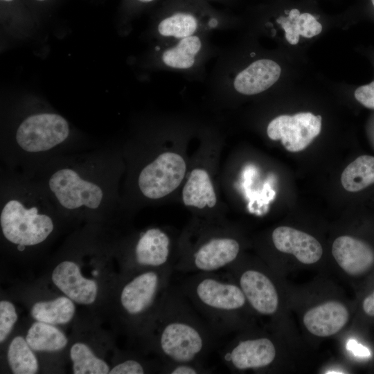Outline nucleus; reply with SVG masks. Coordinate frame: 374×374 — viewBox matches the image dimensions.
Returning a JSON list of instances; mask_svg holds the SVG:
<instances>
[{
	"label": "nucleus",
	"mask_w": 374,
	"mask_h": 374,
	"mask_svg": "<svg viewBox=\"0 0 374 374\" xmlns=\"http://www.w3.org/2000/svg\"><path fill=\"white\" fill-rule=\"evenodd\" d=\"M143 335L162 363H204L220 338L179 287L172 285L164 294Z\"/></svg>",
	"instance_id": "obj_1"
},
{
	"label": "nucleus",
	"mask_w": 374,
	"mask_h": 374,
	"mask_svg": "<svg viewBox=\"0 0 374 374\" xmlns=\"http://www.w3.org/2000/svg\"><path fill=\"white\" fill-rule=\"evenodd\" d=\"M179 288L220 337L241 328L242 313L249 304L227 273L192 274Z\"/></svg>",
	"instance_id": "obj_2"
},
{
	"label": "nucleus",
	"mask_w": 374,
	"mask_h": 374,
	"mask_svg": "<svg viewBox=\"0 0 374 374\" xmlns=\"http://www.w3.org/2000/svg\"><path fill=\"white\" fill-rule=\"evenodd\" d=\"M173 271L167 267L134 272L121 287L118 302L122 312L143 335L170 285Z\"/></svg>",
	"instance_id": "obj_3"
},
{
	"label": "nucleus",
	"mask_w": 374,
	"mask_h": 374,
	"mask_svg": "<svg viewBox=\"0 0 374 374\" xmlns=\"http://www.w3.org/2000/svg\"><path fill=\"white\" fill-rule=\"evenodd\" d=\"M195 244L185 242L174 266L182 273H209L224 270L239 258L241 245L226 234L202 235Z\"/></svg>",
	"instance_id": "obj_4"
},
{
	"label": "nucleus",
	"mask_w": 374,
	"mask_h": 374,
	"mask_svg": "<svg viewBox=\"0 0 374 374\" xmlns=\"http://www.w3.org/2000/svg\"><path fill=\"white\" fill-rule=\"evenodd\" d=\"M4 237L19 246H33L44 242L53 230L52 219L39 213L35 206L26 207L18 199L8 200L0 215Z\"/></svg>",
	"instance_id": "obj_5"
},
{
	"label": "nucleus",
	"mask_w": 374,
	"mask_h": 374,
	"mask_svg": "<svg viewBox=\"0 0 374 374\" xmlns=\"http://www.w3.org/2000/svg\"><path fill=\"white\" fill-rule=\"evenodd\" d=\"M69 134L66 120L57 114L42 113L27 117L19 125L16 141L28 152L48 150L64 141Z\"/></svg>",
	"instance_id": "obj_6"
},
{
	"label": "nucleus",
	"mask_w": 374,
	"mask_h": 374,
	"mask_svg": "<svg viewBox=\"0 0 374 374\" xmlns=\"http://www.w3.org/2000/svg\"><path fill=\"white\" fill-rule=\"evenodd\" d=\"M247 266L238 259L224 271L238 284L255 312L264 316L274 314L279 305L276 285L262 270Z\"/></svg>",
	"instance_id": "obj_7"
},
{
	"label": "nucleus",
	"mask_w": 374,
	"mask_h": 374,
	"mask_svg": "<svg viewBox=\"0 0 374 374\" xmlns=\"http://www.w3.org/2000/svg\"><path fill=\"white\" fill-rule=\"evenodd\" d=\"M186 171V164L181 155L163 152L141 171L138 179L139 189L149 199L162 198L179 186Z\"/></svg>",
	"instance_id": "obj_8"
},
{
	"label": "nucleus",
	"mask_w": 374,
	"mask_h": 374,
	"mask_svg": "<svg viewBox=\"0 0 374 374\" xmlns=\"http://www.w3.org/2000/svg\"><path fill=\"white\" fill-rule=\"evenodd\" d=\"M48 186L60 204L66 209L83 206L96 209L103 199V191L100 186L83 179L70 168L55 172L49 179Z\"/></svg>",
	"instance_id": "obj_9"
},
{
	"label": "nucleus",
	"mask_w": 374,
	"mask_h": 374,
	"mask_svg": "<svg viewBox=\"0 0 374 374\" xmlns=\"http://www.w3.org/2000/svg\"><path fill=\"white\" fill-rule=\"evenodd\" d=\"M321 116L311 112H300L293 116L280 115L267 125V134L273 140H280L289 152H297L305 149L319 134Z\"/></svg>",
	"instance_id": "obj_10"
},
{
	"label": "nucleus",
	"mask_w": 374,
	"mask_h": 374,
	"mask_svg": "<svg viewBox=\"0 0 374 374\" xmlns=\"http://www.w3.org/2000/svg\"><path fill=\"white\" fill-rule=\"evenodd\" d=\"M276 356V346L267 337H238L220 351L224 365L235 371L265 368L274 362Z\"/></svg>",
	"instance_id": "obj_11"
},
{
	"label": "nucleus",
	"mask_w": 374,
	"mask_h": 374,
	"mask_svg": "<svg viewBox=\"0 0 374 374\" xmlns=\"http://www.w3.org/2000/svg\"><path fill=\"white\" fill-rule=\"evenodd\" d=\"M172 241L165 231L153 227L143 232L137 239L132 255V267L138 271L173 267Z\"/></svg>",
	"instance_id": "obj_12"
},
{
	"label": "nucleus",
	"mask_w": 374,
	"mask_h": 374,
	"mask_svg": "<svg viewBox=\"0 0 374 374\" xmlns=\"http://www.w3.org/2000/svg\"><path fill=\"white\" fill-rule=\"evenodd\" d=\"M208 34H197L167 42L161 51V64L169 70L197 69L210 54Z\"/></svg>",
	"instance_id": "obj_13"
},
{
	"label": "nucleus",
	"mask_w": 374,
	"mask_h": 374,
	"mask_svg": "<svg viewBox=\"0 0 374 374\" xmlns=\"http://www.w3.org/2000/svg\"><path fill=\"white\" fill-rule=\"evenodd\" d=\"M51 279L54 285L73 301L83 305L93 303L98 295V285L86 278L78 264L64 260L53 269Z\"/></svg>",
	"instance_id": "obj_14"
},
{
	"label": "nucleus",
	"mask_w": 374,
	"mask_h": 374,
	"mask_svg": "<svg viewBox=\"0 0 374 374\" xmlns=\"http://www.w3.org/2000/svg\"><path fill=\"white\" fill-rule=\"evenodd\" d=\"M281 73L278 63L271 59H258L239 71L230 80L237 93L253 96L262 93L274 84Z\"/></svg>",
	"instance_id": "obj_15"
},
{
	"label": "nucleus",
	"mask_w": 374,
	"mask_h": 374,
	"mask_svg": "<svg viewBox=\"0 0 374 374\" xmlns=\"http://www.w3.org/2000/svg\"><path fill=\"white\" fill-rule=\"evenodd\" d=\"M271 240L278 251L294 255L303 264L315 263L323 254L322 247L315 238L290 226L276 227L271 233Z\"/></svg>",
	"instance_id": "obj_16"
},
{
	"label": "nucleus",
	"mask_w": 374,
	"mask_h": 374,
	"mask_svg": "<svg viewBox=\"0 0 374 374\" xmlns=\"http://www.w3.org/2000/svg\"><path fill=\"white\" fill-rule=\"evenodd\" d=\"M332 253L340 267L351 276L365 274L374 264L372 247L350 235L337 238L332 243Z\"/></svg>",
	"instance_id": "obj_17"
},
{
	"label": "nucleus",
	"mask_w": 374,
	"mask_h": 374,
	"mask_svg": "<svg viewBox=\"0 0 374 374\" xmlns=\"http://www.w3.org/2000/svg\"><path fill=\"white\" fill-rule=\"evenodd\" d=\"M348 319V311L343 303L337 301H329L307 311L303 321L311 334L324 337L340 331Z\"/></svg>",
	"instance_id": "obj_18"
},
{
	"label": "nucleus",
	"mask_w": 374,
	"mask_h": 374,
	"mask_svg": "<svg viewBox=\"0 0 374 374\" xmlns=\"http://www.w3.org/2000/svg\"><path fill=\"white\" fill-rule=\"evenodd\" d=\"M215 29L202 24L193 14L184 12H175L163 18L157 28L159 35L168 42L197 34H209Z\"/></svg>",
	"instance_id": "obj_19"
},
{
	"label": "nucleus",
	"mask_w": 374,
	"mask_h": 374,
	"mask_svg": "<svg viewBox=\"0 0 374 374\" xmlns=\"http://www.w3.org/2000/svg\"><path fill=\"white\" fill-rule=\"evenodd\" d=\"M182 200L185 206L199 209L215 206V192L204 169L195 168L190 172L182 190Z\"/></svg>",
	"instance_id": "obj_20"
},
{
	"label": "nucleus",
	"mask_w": 374,
	"mask_h": 374,
	"mask_svg": "<svg viewBox=\"0 0 374 374\" xmlns=\"http://www.w3.org/2000/svg\"><path fill=\"white\" fill-rule=\"evenodd\" d=\"M276 21L285 30L287 41L292 45L299 42L300 35L311 38L322 30V25L316 17L307 12L301 14L296 8L292 9L287 17H279Z\"/></svg>",
	"instance_id": "obj_21"
},
{
	"label": "nucleus",
	"mask_w": 374,
	"mask_h": 374,
	"mask_svg": "<svg viewBox=\"0 0 374 374\" xmlns=\"http://www.w3.org/2000/svg\"><path fill=\"white\" fill-rule=\"evenodd\" d=\"M75 312L73 301L66 296L38 301L33 305L30 310L31 316L36 321L51 325L69 323L74 317Z\"/></svg>",
	"instance_id": "obj_22"
},
{
	"label": "nucleus",
	"mask_w": 374,
	"mask_h": 374,
	"mask_svg": "<svg viewBox=\"0 0 374 374\" xmlns=\"http://www.w3.org/2000/svg\"><path fill=\"white\" fill-rule=\"evenodd\" d=\"M26 340L36 351H58L67 344L65 335L54 325L37 321L28 330Z\"/></svg>",
	"instance_id": "obj_23"
},
{
	"label": "nucleus",
	"mask_w": 374,
	"mask_h": 374,
	"mask_svg": "<svg viewBox=\"0 0 374 374\" xmlns=\"http://www.w3.org/2000/svg\"><path fill=\"white\" fill-rule=\"evenodd\" d=\"M341 182L348 192H358L374 184V157L362 155L344 170Z\"/></svg>",
	"instance_id": "obj_24"
},
{
	"label": "nucleus",
	"mask_w": 374,
	"mask_h": 374,
	"mask_svg": "<svg viewBox=\"0 0 374 374\" xmlns=\"http://www.w3.org/2000/svg\"><path fill=\"white\" fill-rule=\"evenodd\" d=\"M26 338L17 336L10 343L7 351L8 363L15 374H34L39 365L36 356Z\"/></svg>",
	"instance_id": "obj_25"
},
{
	"label": "nucleus",
	"mask_w": 374,
	"mask_h": 374,
	"mask_svg": "<svg viewBox=\"0 0 374 374\" xmlns=\"http://www.w3.org/2000/svg\"><path fill=\"white\" fill-rule=\"evenodd\" d=\"M70 357L75 374H107L110 368L102 359L96 357L91 349L82 342H77L70 349Z\"/></svg>",
	"instance_id": "obj_26"
},
{
	"label": "nucleus",
	"mask_w": 374,
	"mask_h": 374,
	"mask_svg": "<svg viewBox=\"0 0 374 374\" xmlns=\"http://www.w3.org/2000/svg\"><path fill=\"white\" fill-rule=\"evenodd\" d=\"M160 371L167 374H206L211 373L213 370L202 362H181L162 363Z\"/></svg>",
	"instance_id": "obj_27"
},
{
	"label": "nucleus",
	"mask_w": 374,
	"mask_h": 374,
	"mask_svg": "<svg viewBox=\"0 0 374 374\" xmlns=\"http://www.w3.org/2000/svg\"><path fill=\"white\" fill-rule=\"evenodd\" d=\"M14 305L6 300L0 301V342L3 343L10 335L17 320Z\"/></svg>",
	"instance_id": "obj_28"
},
{
	"label": "nucleus",
	"mask_w": 374,
	"mask_h": 374,
	"mask_svg": "<svg viewBox=\"0 0 374 374\" xmlns=\"http://www.w3.org/2000/svg\"><path fill=\"white\" fill-rule=\"evenodd\" d=\"M148 370L142 362L136 359H127L115 365L109 374H143Z\"/></svg>",
	"instance_id": "obj_29"
},
{
	"label": "nucleus",
	"mask_w": 374,
	"mask_h": 374,
	"mask_svg": "<svg viewBox=\"0 0 374 374\" xmlns=\"http://www.w3.org/2000/svg\"><path fill=\"white\" fill-rule=\"evenodd\" d=\"M354 96L364 107L374 109V81L358 87L355 91Z\"/></svg>",
	"instance_id": "obj_30"
},
{
	"label": "nucleus",
	"mask_w": 374,
	"mask_h": 374,
	"mask_svg": "<svg viewBox=\"0 0 374 374\" xmlns=\"http://www.w3.org/2000/svg\"><path fill=\"white\" fill-rule=\"evenodd\" d=\"M347 348L356 356L361 357H368L371 356L369 350L362 344H358L355 340H350L348 342Z\"/></svg>",
	"instance_id": "obj_31"
},
{
	"label": "nucleus",
	"mask_w": 374,
	"mask_h": 374,
	"mask_svg": "<svg viewBox=\"0 0 374 374\" xmlns=\"http://www.w3.org/2000/svg\"><path fill=\"white\" fill-rule=\"evenodd\" d=\"M363 309L368 316H374V292L364 299L363 301Z\"/></svg>",
	"instance_id": "obj_32"
},
{
	"label": "nucleus",
	"mask_w": 374,
	"mask_h": 374,
	"mask_svg": "<svg viewBox=\"0 0 374 374\" xmlns=\"http://www.w3.org/2000/svg\"><path fill=\"white\" fill-rule=\"evenodd\" d=\"M34 2L37 3H47L48 1H49L50 0H32Z\"/></svg>",
	"instance_id": "obj_33"
},
{
	"label": "nucleus",
	"mask_w": 374,
	"mask_h": 374,
	"mask_svg": "<svg viewBox=\"0 0 374 374\" xmlns=\"http://www.w3.org/2000/svg\"><path fill=\"white\" fill-rule=\"evenodd\" d=\"M136 1H139V2H141V3H150V2H152V1H154V0H136Z\"/></svg>",
	"instance_id": "obj_34"
},
{
	"label": "nucleus",
	"mask_w": 374,
	"mask_h": 374,
	"mask_svg": "<svg viewBox=\"0 0 374 374\" xmlns=\"http://www.w3.org/2000/svg\"><path fill=\"white\" fill-rule=\"evenodd\" d=\"M371 3L373 5V6L374 7V0H371Z\"/></svg>",
	"instance_id": "obj_35"
}]
</instances>
